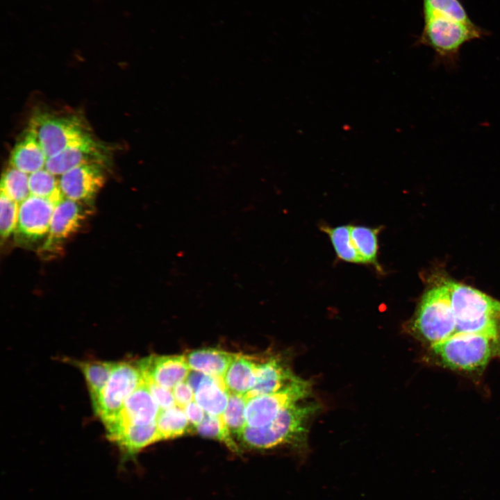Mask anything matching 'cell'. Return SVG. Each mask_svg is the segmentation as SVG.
<instances>
[{
    "mask_svg": "<svg viewBox=\"0 0 500 500\" xmlns=\"http://www.w3.org/2000/svg\"><path fill=\"white\" fill-rule=\"evenodd\" d=\"M320 409L312 397L296 403L261 427L246 426L236 437L240 444L254 450L289 447L300 453L308 451L311 419Z\"/></svg>",
    "mask_w": 500,
    "mask_h": 500,
    "instance_id": "1",
    "label": "cell"
},
{
    "mask_svg": "<svg viewBox=\"0 0 500 500\" xmlns=\"http://www.w3.org/2000/svg\"><path fill=\"white\" fill-rule=\"evenodd\" d=\"M408 333L428 348L444 340L456 332L447 278L431 276L408 321Z\"/></svg>",
    "mask_w": 500,
    "mask_h": 500,
    "instance_id": "2",
    "label": "cell"
},
{
    "mask_svg": "<svg viewBox=\"0 0 500 500\" xmlns=\"http://www.w3.org/2000/svg\"><path fill=\"white\" fill-rule=\"evenodd\" d=\"M435 365L462 372H481L493 359L500 357V335L456 332L428 348Z\"/></svg>",
    "mask_w": 500,
    "mask_h": 500,
    "instance_id": "3",
    "label": "cell"
},
{
    "mask_svg": "<svg viewBox=\"0 0 500 500\" xmlns=\"http://www.w3.org/2000/svg\"><path fill=\"white\" fill-rule=\"evenodd\" d=\"M424 26L415 46H426L434 51V67L443 66L449 72L458 67L460 51L466 43L481 39L488 32L474 22L433 15L423 17Z\"/></svg>",
    "mask_w": 500,
    "mask_h": 500,
    "instance_id": "4",
    "label": "cell"
},
{
    "mask_svg": "<svg viewBox=\"0 0 500 500\" xmlns=\"http://www.w3.org/2000/svg\"><path fill=\"white\" fill-rule=\"evenodd\" d=\"M456 332L500 335V301L447 278Z\"/></svg>",
    "mask_w": 500,
    "mask_h": 500,
    "instance_id": "5",
    "label": "cell"
},
{
    "mask_svg": "<svg viewBox=\"0 0 500 500\" xmlns=\"http://www.w3.org/2000/svg\"><path fill=\"white\" fill-rule=\"evenodd\" d=\"M28 128L35 134L47 158L93 139L84 123L72 115L38 112L31 118Z\"/></svg>",
    "mask_w": 500,
    "mask_h": 500,
    "instance_id": "6",
    "label": "cell"
},
{
    "mask_svg": "<svg viewBox=\"0 0 500 500\" xmlns=\"http://www.w3.org/2000/svg\"><path fill=\"white\" fill-rule=\"evenodd\" d=\"M142 381L138 362H115L108 383L92 403L95 414L105 426L118 417L126 401Z\"/></svg>",
    "mask_w": 500,
    "mask_h": 500,
    "instance_id": "7",
    "label": "cell"
},
{
    "mask_svg": "<svg viewBox=\"0 0 500 500\" xmlns=\"http://www.w3.org/2000/svg\"><path fill=\"white\" fill-rule=\"evenodd\" d=\"M310 397H312L311 382L298 376L277 392L248 399L245 408L247 426H264L286 408Z\"/></svg>",
    "mask_w": 500,
    "mask_h": 500,
    "instance_id": "8",
    "label": "cell"
},
{
    "mask_svg": "<svg viewBox=\"0 0 500 500\" xmlns=\"http://www.w3.org/2000/svg\"><path fill=\"white\" fill-rule=\"evenodd\" d=\"M159 411V407L143 378L126 401L118 417L105 426L107 438L110 440L129 426L146 425L156 422Z\"/></svg>",
    "mask_w": 500,
    "mask_h": 500,
    "instance_id": "9",
    "label": "cell"
},
{
    "mask_svg": "<svg viewBox=\"0 0 500 500\" xmlns=\"http://www.w3.org/2000/svg\"><path fill=\"white\" fill-rule=\"evenodd\" d=\"M55 206L51 201L33 195L22 202L15 230L18 239L35 242L48 233Z\"/></svg>",
    "mask_w": 500,
    "mask_h": 500,
    "instance_id": "10",
    "label": "cell"
},
{
    "mask_svg": "<svg viewBox=\"0 0 500 500\" xmlns=\"http://www.w3.org/2000/svg\"><path fill=\"white\" fill-rule=\"evenodd\" d=\"M102 165L97 163L77 166L60 176L61 191L66 199L89 203L104 184Z\"/></svg>",
    "mask_w": 500,
    "mask_h": 500,
    "instance_id": "11",
    "label": "cell"
},
{
    "mask_svg": "<svg viewBox=\"0 0 500 500\" xmlns=\"http://www.w3.org/2000/svg\"><path fill=\"white\" fill-rule=\"evenodd\" d=\"M143 377L172 390L186 380L191 369L185 356H150L138 361Z\"/></svg>",
    "mask_w": 500,
    "mask_h": 500,
    "instance_id": "12",
    "label": "cell"
},
{
    "mask_svg": "<svg viewBox=\"0 0 500 500\" xmlns=\"http://www.w3.org/2000/svg\"><path fill=\"white\" fill-rule=\"evenodd\" d=\"M297 377L288 363L278 356L258 359L256 383L244 397L248 400L277 392Z\"/></svg>",
    "mask_w": 500,
    "mask_h": 500,
    "instance_id": "13",
    "label": "cell"
},
{
    "mask_svg": "<svg viewBox=\"0 0 500 500\" xmlns=\"http://www.w3.org/2000/svg\"><path fill=\"white\" fill-rule=\"evenodd\" d=\"M106 159V148L93 138L81 144L68 147L47 158L45 169L55 176H61L82 165L91 163L102 165Z\"/></svg>",
    "mask_w": 500,
    "mask_h": 500,
    "instance_id": "14",
    "label": "cell"
},
{
    "mask_svg": "<svg viewBox=\"0 0 500 500\" xmlns=\"http://www.w3.org/2000/svg\"><path fill=\"white\" fill-rule=\"evenodd\" d=\"M86 217L82 203L65 198L54 208L43 249L50 251L75 233Z\"/></svg>",
    "mask_w": 500,
    "mask_h": 500,
    "instance_id": "15",
    "label": "cell"
},
{
    "mask_svg": "<svg viewBox=\"0 0 500 500\" xmlns=\"http://www.w3.org/2000/svg\"><path fill=\"white\" fill-rule=\"evenodd\" d=\"M160 440L156 421L146 425L129 426L110 440L121 451L124 462L133 459L142 450Z\"/></svg>",
    "mask_w": 500,
    "mask_h": 500,
    "instance_id": "16",
    "label": "cell"
},
{
    "mask_svg": "<svg viewBox=\"0 0 500 500\" xmlns=\"http://www.w3.org/2000/svg\"><path fill=\"white\" fill-rule=\"evenodd\" d=\"M47 156L35 134L29 128L15 144L10 158V164L26 174H32L45 168Z\"/></svg>",
    "mask_w": 500,
    "mask_h": 500,
    "instance_id": "17",
    "label": "cell"
},
{
    "mask_svg": "<svg viewBox=\"0 0 500 500\" xmlns=\"http://www.w3.org/2000/svg\"><path fill=\"white\" fill-rule=\"evenodd\" d=\"M237 355L215 348H204L191 351L185 357L191 370L223 378Z\"/></svg>",
    "mask_w": 500,
    "mask_h": 500,
    "instance_id": "18",
    "label": "cell"
},
{
    "mask_svg": "<svg viewBox=\"0 0 500 500\" xmlns=\"http://www.w3.org/2000/svg\"><path fill=\"white\" fill-rule=\"evenodd\" d=\"M194 401L210 415L222 416L226 408L229 392L224 378L205 374L194 392Z\"/></svg>",
    "mask_w": 500,
    "mask_h": 500,
    "instance_id": "19",
    "label": "cell"
},
{
    "mask_svg": "<svg viewBox=\"0 0 500 500\" xmlns=\"http://www.w3.org/2000/svg\"><path fill=\"white\" fill-rule=\"evenodd\" d=\"M257 362L255 357L238 353L223 377L229 393L244 396L253 388Z\"/></svg>",
    "mask_w": 500,
    "mask_h": 500,
    "instance_id": "20",
    "label": "cell"
},
{
    "mask_svg": "<svg viewBox=\"0 0 500 500\" xmlns=\"http://www.w3.org/2000/svg\"><path fill=\"white\" fill-rule=\"evenodd\" d=\"M381 228L351 225V236L362 263L373 265L378 272L382 267L378 261V235Z\"/></svg>",
    "mask_w": 500,
    "mask_h": 500,
    "instance_id": "21",
    "label": "cell"
},
{
    "mask_svg": "<svg viewBox=\"0 0 500 500\" xmlns=\"http://www.w3.org/2000/svg\"><path fill=\"white\" fill-rule=\"evenodd\" d=\"M72 362L84 376L92 403L108 383L115 362L100 360H74Z\"/></svg>",
    "mask_w": 500,
    "mask_h": 500,
    "instance_id": "22",
    "label": "cell"
},
{
    "mask_svg": "<svg viewBox=\"0 0 500 500\" xmlns=\"http://www.w3.org/2000/svg\"><path fill=\"white\" fill-rule=\"evenodd\" d=\"M156 425L161 440L181 437L194 430L184 410L177 406L160 410L156 419Z\"/></svg>",
    "mask_w": 500,
    "mask_h": 500,
    "instance_id": "23",
    "label": "cell"
},
{
    "mask_svg": "<svg viewBox=\"0 0 500 500\" xmlns=\"http://www.w3.org/2000/svg\"><path fill=\"white\" fill-rule=\"evenodd\" d=\"M320 228L328 235L340 260L351 263H362L351 239V225L335 227L322 225Z\"/></svg>",
    "mask_w": 500,
    "mask_h": 500,
    "instance_id": "24",
    "label": "cell"
},
{
    "mask_svg": "<svg viewBox=\"0 0 500 500\" xmlns=\"http://www.w3.org/2000/svg\"><path fill=\"white\" fill-rule=\"evenodd\" d=\"M31 195L47 199L56 206L65 199L59 180L45 168L28 176Z\"/></svg>",
    "mask_w": 500,
    "mask_h": 500,
    "instance_id": "25",
    "label": "cell"
},
{
    "mask_svg": "<svg viewBox=\"0 0 500 500\" xmlns=\"http://www.w3.org/2000/svg\"><path fill=\"white\" fill-rule=\"evenodd\" d=\"M195 431L204 438L223 443L235 453H241V449L227 428L222 415L214 416L206 413L203 420L195 428Z\"/></svg>",
    "mask_w": 500,
    "mask_h": 500,
    "instance_id": "26",
    "label": "cell"
},
{
    "mask_svg": "<svg viewBox=\"0 0 500 500\" xmlns=\"http://www.w3.org/2000/svg\"><path fill=\"white\" fill-rule=\"evenodd\" d=\"M1 192L20 204L31 195L28 174L10 166L2 175Z\"/></svg>",
    "mask_w": 500,
    "mask_h": 500,
    "instance_id": "27",
    "label": "cell"
},
{
    "mask_svg": "<svg viewBox=\"0 0 500 500\" xmlns=\"http://www.w3.org/2000/svg\"><path fill=\"white\" fill-rule=\"evenodd\" d=\"M438 15L465 23L473 22L460 0H423V17Z\"/></svg>",
    "mask_w": 500,
    "mask_h": 500,
    "instance_id": "28",
    "label": "cell"
},
{
    "mask_svg": "<svg viewBox=\"0 0 500 500\" xmlns=\"http://www.w3.org/2000/svg\"><path fill=\"white\" fill-rule=\"evenodd\" d=\"M247 399L244 395L229 393L228 403L222 416L227 428L235 437L247 426Z\"/></svg>",
    "mask_w": 500,
    "mask_h": 500,
    "instance_id": "29",
    "label": "cell"
},
{
    "mask_svg": "<svg viewBox=\"0 0 500 500\" xmlns=\"http://www.w3.org/2000/svg\"><path fill=\"white\" fill-rule=\"evenodd\" d=\"M19 204L1 192L0 232L2 238H8L17 228Z\"/></svg>",
    "mask_w": 500,
    "mask_h": 500,
    "instance_id": "30",
    "label": "cell"
},
{
    "mask_svg": "<svg viewBox=\"0 0 500 500\" xmlns=\"http://www.w3.org/2000/svg\"><path fill=\"white\" fill-rule=\"evenodd\" d=\"M143 378L160 410L176 406L172 390L161 387L150 379Z\"/></svg>",
    "mask_w": 500,
    "mask_h": 500,
    "instance_id": "31",
    "label": "cell"
},
{
    "mask_svg": "<svg viewBox=\"0 0 500 500\" xmlns=\"http://www.w3.org/2000/svg\"><path fill=\"white\" fill-rule=\"evenodd\" d=\"M172 390L176 405L183 409L194 400V393L186 381L178 383Z\"/></svg>",
    "mask_w": 500,
    "mask_h": 500,
    "instance_id": "32",
    "label": "cell"
},
{
    "mask_svg": "<svg viewBox=\"0 0 500 500\" xmlns=\"http://www.w3.org/2000/svg\"><path fill=\"white\" fill-rule=\"evenodd\" d=\"M185 413L190 424L195 428L203 420L205 410L194 400L184 408Z\"/></svg>",
    "mask_w": 500,
    "mask_h": 500,
    "instance_id": "33",
    "label": "cell"
}]
</instances>
